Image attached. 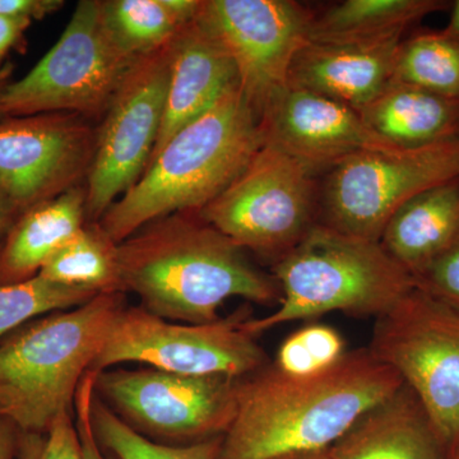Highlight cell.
I'll return each mask as SVG.
<instances>
[{
  "mask_svg": "<svg viewBox=\"0 0 459 459\" xmlns=\"http://www.w3.org/2000/svg\"><path fill=\"white\" fill-rule=\"evenodd\" d=\"M403 385L368 347L333 367L290 377L273 364L238 379L237 412L217 459H273L328 449L356 420Z\"/></svg>",
  "mask_w": 459,
  "mask_h": 459,
  "instance_id": "1",
  "label": "cell"
},
{
  "mask_svg": "<svg viewBox=\"0 0 459 459\" xmlns=\"http://www.w3.org/2000/svg\"><path fill=\"white\" fill-rule=\"evenodd\" d=\"M117 256L124 291L137 296L147 312L171 322H214L231 298L268 307L282 299L274 277L199 211L147 223L117 244Z\"/></svg>",
  "mask_w": 459,
  "mask_h": 459,
  "instance_id": "2",
  "label": "cell"
},
{
  "mask_svg": "<svg viewBox=\"0 0 459 459\" xmlns=\"http://www.w3.org/2000/svg\"><path fill=\"white\" fill-rule=\"evenodd\" d=\"M262 142L258 115L238 86L175 133L99 225L120 244L161 217L201 211L237 179Z\"/></svg>",
  "mask_w": 459,
  "mask_h": 459,
  "instance_id": "3",
  "label": "cell"
},
{
  "mask_svg": "<svg viewBox=\"0 0 459 459\" xmlns=\"http://www.w3.org/2000/svg\"><path fill=\"white\" fill-rule=\"evenodd\" d=\"M126 305V292L99 294L8 334L0 342V418L45 435L60 413L74 411L78 386Z\"/></svg>",
  "mask_w": 459,
  "mask_h": 459,
  "instance_id": "4",
  "label": "cell"
},
{
  "mask_svg": "<svg viewBox=\"0 0 459 459\" xmlns=\"http://www.w3.org/2000/svg\"><path fill=\"white\" fill-rule=\"evenodd\" d=\"M271 274L282 299L276 312L246 320L244 328L255 337L292 320L332 312L377 319L416 286L412 274L379 241L343 234L319 222L272 265Z\"/></svg>",
  "mask_w": 459,
  "mask_h": 459,
  "instance_id": "5",
  "label": "cell"
},
{
  "mask_svg": "<svg viewBox=\"0 0 459 459\" xmlns=\"http://www.w3.org/2000/svg\"><path fill=\"white\" fill-rule=\"evenodd\" d=\"M138 59L111 38L101 2L82 0L49 53L25 77L0 86V120L68 113L98 122Z\"/></svg>",
  "mask_w": 459,
  "mask_h": 459,
  "instance_id": "6",
  "label": "cell"
},
{
  "mask_svg": "<svg viewBox=\"0 0 459 459\" xmlns=\"http://www.w3.org/2000/svg\"><path fill=\"white\" fill-rule=\"evenodd\" d=\"M316 177L263 141L243 172L199 214L238 247L273 265L318 223Z\"/></svg>",
  "mask_w": 459,
  "mask_h": 459,
  "instance_id": "7",
  "label": "cell"
},
{
  "mask_svg": "<svg viewBox=\"0 0 459 459\" xmlns=\"http://www.w3.org/2000/svg\"><path fill=\"white\" fill-rule=\"evenodd\" d=\"M250 312L246 305L226 318L192 325L126 305L115 318L90 371L138 362L181 376H249L271 362L256 337L244 328Z\"/></svg>",
  "mask_w": 459,
  "mask_h": 459,
  "instance_id": "8",
  "label": "cell"
},
{
  "mask_svg": "<svg viewBox=\"0 0 459 459\" xmlns=\"http://www.w3.org/2000/svg\"><path fill=\"white\" fill-rule=\"evenodd\" d=\"M418 395L449 455L459 449V310L413 287L377 316L369 347Z\"/></svg>",
  "mask_w": 459,
  "mask_h": 459,
  "instance_id": "9",
  "label": "cell"
},
{
  "mask_svg": "<svg viewBox=\"0 0 459 459\" xmlns=\"http://www.w3.org/2000/svg\"><path fill=\"white\" fill-rule=\"evenodd\" d=\"M458 177L459 141L356 153L325 172L319 183L318 222L379 241L398 208Z\"/></svg>",
  "mask_w": 459,
  "mask_h": 459,
  "instance_id": "10",
  "label": "cell"
},
{
  "mask_svg": "<svg viewBox=\"0 0 459 459\" xmlns=\"http://www.w3.org/2000/svg\"><path fill=\"white\" fill-rule=\"evenodd\" d=\"M238 379L155 368L107 369L96 376L95 392L144 437L189 444L228 431L237 412Z\"/></svg>",
  "mask_w": 459,
  "mask_h": 459,
  "instance_id": "11",
  "label": "cell"
},
{
  "mask_svg": "<svg viewBox=\"0 0 459 459\" xmlns=\"http://www.w3.org/2000/svg\"><path fill=\"white\" fill-rule=\"evenodd\" d=\"M172 40L133 65L100 123L86 181L89 222H98L146 170L164 120Z\"/></svg>",
  "mask_w": 459,
  "mask_h": 459,
  "instance_id": "12",
  "label": "cell"
},
{
  "mask_svg": "<svg viewBox=\"0 0 459 459\" xmlns=\"http://www.w3.org/2000/svg\"><path fill=\"white\" fill-rule=\"evenodd\" d=\"M98 134L95 122L77 114L0 120V189L21 216L86 184Z\"/></svg>",
  "mask_w": 459,
  "mask_h": 459,
  "instance_id": "13",
  "label": "cell"
},
{
  "mask_svg": "<svg viewBox=\"0 0 459 459\" xmlns=\"http://www.w3.org/2000/svg\"><path fill=\"white\" fill-rule=\"evenodd\" d=\"M313 12L292 0H204L199 18L234 60L240 89L258 117L285 89L309 41Z\"/></svg>",
  "mask_w": 459,
  "mask_h": 459,
  "instance_id": "14",
  "label": "cell"
},
{
  "mask_svg": "<svg viewBox=\"0 0 459 459\" xmlns=\"http://www.w3.org/2000/svg\"><path fill=\"white\" fill-rule=\"evenodd\" d=\"M263 141L316 174L356 153L397 148L380 138L353 108L309 91L286 86L259 117Z\"/></svg>",
  "mask_w": 459,
  "mask_h": 459,
  "instance_id": "15",
  "label": "cell"
},
{
  "mask_svg": "<svg viewBox=\"0 0 459 459\" xmlns=\"http://www.w3.org/2000/svg\"><path fill=\"white\" fill-rule=\"evenodd\" d=\"M238 86L237 66L219 39L199 16L186 23L172 40L164 120L151 159L175 133L207 113Z\"/></svg>",
  "mask_w": 459,
  "mask_h": 459,
  "instance_id": "16",
  "label": "cell"
},
{
  "mask_svg": "<svg viewBox=\"0 0 459 459\" xmlns=\"http://www.w3.org/2000/svg\"><path fill=\"white\" fill-rule=\"evenodd\" d=\"M403 39L374 44L307 41L292 60L286 86L360 111L394 78L395 54Z\"/></svg>",
  "mask_w": 459,
  "mask_h": 459,
  "instance_id": "17",
  "label": "cell"
},
{
  "mask_svg": "<svg viewBox=\"0 0 459 459\" xmlns=\"http://www.w3.org/2000/svg\"><path fill=\"white\" fill-rule=\"evenodd\" d=\"M329 453L332 459H448L427 410L404 383L362 413Z\"/></svg>",
  "mask_w": 459,
  "mask_h": 459,
  "instance_id": "18",
  "label": "cell"
},
{
  "mask_svg": "<svg viewBox=\"0 0 459 459\" xmlns=\"http://www.w3.org/2000/svg\"><path fill=\"white\" fill-rule=\"evenodd\" d=\"M459 241V177L411 198L389 219L380 246L416 276Z\"/></svg>",
  "mask_w": 459,
  "mask_h": 459,
  "instance_id": "19",
  "label": "cell"
},
{
  "mask_svg": "<svg viewBox=\"0 0 459 459\" xmlns=\"http://www.w3.org/2000/svg\"><path fill=\"white\" fill-rule=\"evenodd\" d=\"M87 189L77 186L23 213L0 243V285L38 276L87 222Z\"/></svg>",
  "mask_w": 459,
  "mask_h": 459,
  "instance_id": "20",
  "label": "cell"
},
{
  "mask_svg": "<svg viewBox=\"0 0 459 459\" xmlns=\"http://www.w3.org/2000/svg\"><path fill=\"white\" fill-rule=\"evenodd\" d=\"M365 124L397 148L459 141V100L391 81L360 111Z\"/></svg>",
  "mask_w": 459,
  "mask_h": 459,
  "instance_id": "21",
  "label": "cell"
},
{
  "mask_svg": "<svg viewBox=\"0 0 459 459\" xmlns=\"http://www.w3.org/2000/svg\"><path fill=\"white\" fill-rule=\"evenodd\" d=\"M449 4L444 0H344L313 14L309 41L374 44L397 40L422 18Z\"/></svg>",
  "mask_w": 459,
  "mask_h": 459,
  "instance_id": "22",
  "label": "cell"
},
{
  "mask_svg": "<svg viewBox=\"0 0 459 459\" xmlns=\"http://www.w3.org/2000/svg\"><path fill=\"white\" fill-rule=\"evenodd\" d=\"M39 276L59 285L92 290L98 294L126 292L120 279L117 244L98 222H87L51 256Z\"/></svg>",
  "mask_w": 459,
  "mask_h": 459,
  "instance_id": "23",
  "label": "cell"
},
{
  "mask_svg": "<svg viewBox=\"0 0 459 459\" xmlns=\"http://www.w3.org/2000/svg\"><path fill=\"white\" fill-rule=\"evenodd\" d=\"M392 81L459 100V40L443 30H422L403 39Z\"/></svg>",
  "mask_w": 459,
  "mask_h": 459,
  "instance_id": "24",
  "label": "cell"
},
{
  "mask_svg": "<svg viewBox=\"0 0 459 459\" xmlns=\"http://www.w3.org/2000/svg\"><path fill=\"white\" fill-rule=\"evenodd\" d=\"M101 9L111 38L134 57L161 49L186 25L165 0H104Z\"/></svg>",
  "mask_w": 459,
  "mask_h": 459,
  "instance_id": "25",
  "label": "cell"
},
{
  "mask_svg": "<svg viewBox=\"0 0 459 459\" xmlns=\"http://www.w3.org/2000/svg\"><path fill=\"white\" fill-rule=\"evenodd\" d=\"M91 422L104 451L117 459H217L222 437L189 444H165L138 433L114 412L98 394L93 395Z\"/></svg>",
  "mask_w": 459,
  "mask_h": 459,
  "instance_id": "26",
  "label": "cell"
},
{
  "mask_svg": "<svg viewBox=\"0 0 459 459\" xmlns=\"http://www.w3.org/2000/svg\"><path fill=\"white\" fill-rule=\"evenodd\" d=\"M98 295L82 287L51 282L39 274L25 282L0 285V342L38 316L74 309Z\"/></svg>",
  "mask_w": 459,
  "mask_h": 459,
  "instance_id": "27",
  "label": "cell"
},
{
  "mask_svg": "<svg viewBox=\"0 0 459 459\" xmlns=\"http://www.w3.org/2000/svg\"><path fill=\"white\" fill-rule=\"evenodd\" d=\"M342 336L325 325H305L281 344L273 364L290 377H310L343 358Z\"/></svg>",
  "mask_w": 459,
  "mask_h": 459,
  "instance_id": "28",
  "label": "cell"
},
{
  "mask_svg": "<svg viewBox=\"0 0 459 459\" xmlns=\"http://www.w3.org/2000/svg\"><path fill=\"white\" fill-rule=\"evenodd\" d=\"M413 279L420 290L459 310V241Z\"/></svg>",
  "mask_w": 459,
  "mask_h": 459,
  "instance_id": "29",
  "label": "cell"
},
{
  "mask_svg": "<svg viewBox=\"0 0 459 459\" xmlns=\"http://www.w3.org/2000/svg\"><path fill=\"white\" fill-rule=\"evenodd\" d=\"M98 373L89 371L78 386L74 400V420L82 446L84 459H111L105 455L104 449L100 446L96 435L93 433L91 422V406L95 395V380Z\"/></svg>",
  "mask_w": 459,
  "mask_h": 459,
  "instance_id": "30",
  "label": "cell"
},
{
  "mask_svg": "<svg viewBox=\"0 0 459 459\" xmlns=\"http://www.w3.org/2000/svg\"><path fill=\"white\" fill-rule=\"evenodd\" d=\"M41 459H84L74 411L60 413L45 434Z\"/></svg>",
  "mask_w": 459,
  "mask_h": 459,
  "instance_id": "31",
  "label": "cell"
},
{
  "mask_svg": "<svg viewBox=\"0 0 459 459\" xmlns=\"http://www.w3.org/2000/svg\"><path fill=\"white\" fill-rule=\"evenodd\" d=\"M63 5V0H0V14L32 22L59 11Z\"/></svg>",
  "mask_w": 459,
  "mask_h": 459,
  "instance_id": "32",
  "label": "cell"
},
{
  "mask_svg": "<svg viewBox=\"0 0 459 459\" xmlns=\"http://www.w3.org/2000/svg\"><path fill=\"white\" fill-rule=\"evenodd\" d=\"M31 23V21L17 20L0 14V62L12 48L18 45Z\"/></svg>",
  "mask_w": 459,
  "mask_h": 459,
  "instance_id": "33",
  "label": "cell"
},
{
  "mask_svg": "<svg viewBox=\"0 0 459 459\" xmlns=\"http://www.w3.org/2000/svg\"><path fill=\"white\" fill-rule=\"evenodd\" d=\"M45 435L36 433L18 434L16 459H41Z\"/></svg>",
  "mask_w": 459,
  "mask_h": 459,
  "instance_id": "34",
  "label": "cell"
},
{
  "mask_svg": "<svg viewBox=\"0 0 459 459\" xmlns=\"http://www.w3.org/2000/svg\"><path fill=\"white\" fill-rule=\"evenodd\" d=\"M18 434L13 422L0 418V459H16Z\"/></svg>",
  "mask_w": 459,
  "mask_h": 459,
  "instance_id": "35",
  "label": "cell"
},
{
  "mask_svg": "<svg viewBox=\"0 0 459 459\" xmlns=\"http://www.w3.org/2000/svg\"><path fill=\"white\" fill-rule=\"evenodd\" d=\"M20 217L21 213L16 205L0 189V238L7 235L9 230L13 228L14 223L17 222Z\"/></svg>",
  "mask_w": 459,
  "mask_h": 459,
  "instance_id": "36",
  "label": "cell"
},
{
  "mask_svg": "<svg viewBox=\"0 0 459 459\" xmlns=\"http://www.w3.org/2000/svg\"><path fill=\"white\" fill-rule=\"evenodd\" d=\"M273 459H332V455L328 448L320 449V451L289 453Z\"/></svg>",
  "mask_w": 459,
  "mask_h": 459,
  "instance_id": "37",
  "label": "cell"
},
{
  "mask_svg": "<svg viewBox=\"0 0 459 459\" xmlns=\"http://www.w3.org/2000/svg\"><path fill=\"white\" fill-rule=\"evenodd\" d=\"M451 7V18H449L448 25L443 30V32L455 39V40H459V0L453 2Z\"/></svg>",
  "mask_w": 459,
  "mask_h": 459,
  "instance_id": "38",
  "label": "cell"
},
{
  "mask_svg": "<svg viewBox=\"0 0 459 459\" xmlns=\"http://www.w3.org/2000/svg\"><path fill=\"white\" fill-rule=\"evenodd\" d=\"M8 78V69H2L0 71V86H2L3 83H5V81H7Z\"/></svg>",
  "mask_w": 459,
  "mask_h": 459,
  "instance_id": "39",
  "label": "cell"
},
{
  "mask_svg": "<svg viewBox=\"0 0 459 459\" xmlns=\"http://www.w3.org/2000/svg\"><path fill=\"white\" fill-rule=\"evenodd\" d=\"M448 459H459V449L453 453V455H449Z\"/></svg>",
  "mask_w": 459,
  "mask_h": 459,
  "instance_id": "40",
  "label": "cell"
}]
</instances>
